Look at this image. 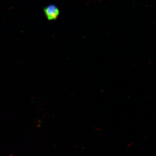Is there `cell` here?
Here are the masks:
<instances>
[{"instance_id": "cell-1", "label": "cell", "mask_w": 156, "mask_h": 156, "mask_svg": "<svg viewBox=\"0 0 156 156\" xmlns=\"http://www.w3.org/2000/svg\"><path fill=\"white\" fill-rule=\"evenodd\" d=\"M44 12L46 18L49 20H56L59 16V10L54 5H50L45 7Z\"/></svg>"}]
</instances>
